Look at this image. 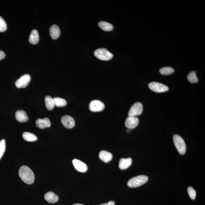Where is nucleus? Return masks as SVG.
I'll list each match as a JSON object with an SVG mask.
<instances>
[{
  "label": "nucleus",
  "instance_id": "obj_1",
  "mask_svg": "<svg viewBox=\"0 0 205 205\" xmlns=\"http://www.w3.org/2000/svg\"><path fill=\"white\" fill-rule=\"evenodd\" d=\"M19 174L23 181L28 184L34 183L35 176L33 171L29 167L26 166L21 167L19 171Z\"/></svg>",
  "mask_w": 205,
  "mask_h": 205
},
{
  "label": "nucleus",
  "instance_id": "obj_2",
  "mask_svg": "<svg viewBox=\"0 0 205 205\" xmlns=\"http://www.w3.org/2000/svg\"><path fill=\"white\" fill-rule=\"evenodd\" d=\"M148 179V177L145 175H139L129 179L127 185L130 188H135L146 183Z\"/></svg>",
  "mask_w": 205,
  "mask_h": 205
},
{
  "label": "nucleus",
  "instance_id": "obj_3",
  "mask_svg": "<svg viewBox=\"0 0 205 205\" xmlns=\"http://www.w3.org/2000/svg\"><path fill=\"white\" fill-rule=\"evenodd\" d=\"M173 142L178 152L183 155L186 152V145L184 141L181 136L178 134H174L173 136Z\"/></svg>",
  "mask_w": 205,
  "mask_h": 205
},
{
  "label": "nucleus",
  "instance_id": "obj_4",
  "mask_svg": "<svg viewBox=\"0 0 205 205\" xmlns=\"http://www.w3.org/2000/svg\"><path fill=\"white\" fill-rule=\"evenodd\" d=\"M94 55L101 60L108 61L113 57V55L107 49L101 48L97 49L94 52Z\"/></svg>",
  "mask_w": 205,
  "mask_h": 205
},
{
  "label": "nucleus",
  "instance_id": "obj_5",
  "mask_svg": "<svg viewBox=\"0 0 205 205\" xmlns=\"http://www.w3.org/2000/svg\"><path fill=\"white\" fill-rule=\"evenodd\" d=\"M148 86L150 90L156 92H164L169 90V87L167 85L158 82H151L149 84Z\"/></svg>",
  "mask_w": 205,
  "mask_h": 205
},
{
  "label": "nucleus",
  "instance_id": "obj_6",
  "mask_svg": "<svg viewBox=\"0 0 205 205\" xmlns=\"http://www.w3.org/2000/svg\"><path fill=\"white\" fill-rule=\"evenodd\" d=\"M143 110V105L139 102H136L132 106L129 110V116H136L141 115Z\"/></svg>",
  "mask_w": 205,
  "mask_h": 205
},
{
  "label": "nucleus",
  "instance_id": "obj_7",
  "mask_svg": "<svg viewBox=\"0 0 205 205\" xmlns=\"http://www.w3.org/2000/svg\"><path fill=\"white\" fill-rule=\"evenodd\" d=\"M89 110L92 112L102 111L105 108V105L102 101L95 100L91 101L89 106Z\"/></svg>",
  "mask_w": 205,
  "mask_h": 205
},
{
  "label": "nucleus",
  "instance_id": "obj_8",
  "mask_svg": "<svg viewBox=\"0 0 205 205\" xmlns=\"http://www.w3.org/2000/svg\"><path fill=\"white\" fill-rule=\"evenodd\" d=\"M31 80V77L28 74L22 75L15 82L17 88H25L27 86Z\"/></svg>",
  "mask_w": 205,
  "mask_h": 205
},
{
  "label": "nucleus",
  "instance_id": "obj_9",
  "mask_svg": "<svg viewBox=\"0 0 205 205\" xmlns=\"http://www.w3.org/2000/svg\"><path fill=\"white\" fill-rule=\"evenodd\" d=\"M139 123V119L136 116H129L126 119L125 125L128 129H134Z\"/></svg>",
  "mask_w": 205,
  "mask_h": 205
},
{
  "label": "nucleus",
  "instance_id": "obj_10",
  "mask_svg": "<svg viewBox=\"0 0 205 205\" xmlns=\"http://www.w3.org/2000/svg\"><path fill=\"white\" fill-rule=\"evenodd\" d=\"M61 122L63 125L66 128L71 129L75 125V121L71 116L68 115H64L61 118Z\"/></svg>",
  "mask_w": 205,
  "mask_h": 205
},
{
  "label": "nucleus",
  "instance_id": "obj_11",
  "mask_svg": "<svg viewBox=\"0 0 205 205\" xmlns=\"http://www.w3.org/2000/svg\"><path fill=\"white\" fill-rule=\"evenodd\" d=\"M72 163L73 166L77 171L81 173H85L87 170V166L85 163L79 159H73Z\"/></svg>",
  "mask_w": 205,
  "mask_h": 205
},
{
  "label": "nucleus",
  "instance_id": "obj_12",
  "mask_svg": "<svg viewBox=\"0 0 205 205\" xmlns=\"http://www.w3.org/2000/svg\"><path fill=\"white\" fill-rule=\"evenodd\" d=\"M36 127L41 129L46 127H50L51 125L50 120L48 118L43 119H38L36 121Z\"/></svg>",
  "mask_w": 205,
  "mask_h": 205
},
{
  "label": "nucleus",
  "instance_id": "obj_13",
  "mask_svg": "<svg viewBox=\"0 0 205 205\" xmlns=\"http://www.w3.org/2000/svg\"><path fill=\"white\" fill-rule=\"evenodd\" d=\"M15 117L17 120L21 123L26 122L29 120L27 113L24 110H18L16 112Z\"/></svg>",
  "mask_w": 205,
  "mask_h": 205
},
{
  "label": "nucleus",
  "instance_id": "obj_14",
  "mask_svg": "<svg viewBox=\"0 0 205 205\" xmlns=\"http://www.w3.org/2000/svg\"><path fill=\"white\" fill-rule=\"evenodd\" d=\"M45 200L49 203H55L59 200L58 196L52 192H49L45 194Z\"/></svg>",
  "mask_w": 205,
  "mask_h": 205
},
{
  "label": "nucleus",
  "instance_id": "obj_15",
  "mask_svg": "<svg viewBox=\"0 0 205 205\" xmlns=\"http://www.w3.org/2000/svg\"><path fill=\"white\" fill-rule=\"evenodd\" d=\"M132 163V159L130 158L127 159L122 158L119 163V167L121 170H125L127 169L131 165Z\"/></svg>",
  "mask_w": 205,
  "mask_h": 205
},
{
  "label": "nucleus",
  "instance_id": "obj_16",
  "mask_svg": "<svg viewBox=\"0 0 205 205\" xmlns=\"http://www.w3.org/2000/svg\"><path fill=\"white\" fill-rule=\"evenodd\" d=\"M99 156L100 159L105 163H108L111 161L113 159V156L110 152L102 150L100 152Z\"/></svg>",
  "mask_w": 205,
  "mask_h": 205
},
{
  "label": "nucleus",
  "instance_id": "obj_17",
  "mask_svg": "<svg viewBox=\"0 0 205 205\" xmlns=\"http://www.w3.org/2000/svg\"><path fill=\"white\" fill-rule=\"evenodd\" d=\"M50 33L51 37L52 39H57L60 35V30L56 25H53L50 27Z\"/></svg>",
  "mask_w": 205,
  "mask_h": 205
},
{
  "label": "nucleus",
  "instance_id": "obj_18",
  "mask_svg": "<svg viewBox=\"0 0 205 205\" xmlns=\"http://www.w3.org/2000/svg\"><path fill=\"white\" fill-rule=\"evenodd\" d=\"M29 41L32 44L36 45L39 40V35L37 30H33L31 31L29 37Z\"/></svg>",
  "mask_w": 205,
  "mask_h": 205
},
{
  "label": "nucleus",
  "instance_id": "obj_19",
  "mask_svg": "<svg viewBox=\"0 0 205 205\" xmlns=\"http://www.w3.org/2000/svg\"><path fill=\"white\" fill-rule=\"evenodd\" d=\"M46 106L49 110H52L53 109L55 106L54 99L50 96H46L45 99Z\"/></svg>",
  "mask_w": 205,
  "mask_h": 205
},
{
  "label": "nucleus",
  "instance_id": "obj_20",
  "mask_svg": "<svg viewBox=\"0 0 205 205\" xmlns=\"http://www.w3.org/2000/svg\"><path fill=\"white\" fill-rule=\"evenodd\" d=\"M98 25L99 27L103 31H111L113 29V26L108 22L101 21L99 23Z\"/></svg>",
  "mask_w": 205,
  "mask_h": 205
},
{
  "label": "nucleus",
  "instance_id": "obj_21",
  "mask_svg": "<svg viewBox=\"0 0 205 205\" xmlns=\"http://www.w3.org/2000/svg\"><path fill=\"white\" fill-rule=\"evenodd\" d=\"M22 137L25 141L29 142L35 141L37 139V137L34 134L27 132L22 134Z\"/></svg>",
  "mask_w": 205,
  "mask_h": 205
},
{
  "label": "nucleus",
  "instance_id": "obj_22",
  "mask_svg": "<svg viewBox=\"0 0 205 205\" xmlns=\"http://www.w3.org/2000/svg\"><path fill=\"white\" fill-rule=\"evenodd\" d=\"M187 78L188 81L192 83H197L198 81L196 72L194 71L190 72L187 76Z\"/></svg>",
  "mask_w": 205,
  "mask_h": 205
},
{
  "label": "nucleus",
  "instance_id": "obj_23",
  "mask_svg": "<svg viewBox=\"0 0 205 205\" xmlns=\"http://www.w3.org/2000/svg\"><path fill=\"white\" fill-rule=\"evenodd\" d=\"M56 106L58 107H62L66 105V101L60 97H55L53 99Z\"/></svg>",
  "mask_w": 205,
  "mask_h": 205
},
{
  "label": "nucleus",
  "instance_id": "obj_24",
  "mask_svg": "<svg viewBox=\"0 0 205 205\" xmlns=\"http://www.w3.org/2000/svg\"><path fill=\"white\" fill-rule=\"evenodd\" d=\"M174 69L173 68L169 67H164L161 68L159 70L160 74L164 75H168L172 74L174 72Z\"/></svg>",
  "mask_w": 205,
  "mask_h": 205
},
{
  "label": "nucleus",
  "instance_id": "obj_25",
  "mask_svg": "<svg viewBox=\"0 0 205 205\" xmlns=\"http://www.w3.org/2000/svg\"><path fill=\"white\" fill-rule=\"evenodd\" d=\"M6 149V142L4 139H2L0 141V159L2 157Z\"/></svg>",
  "mask_w": 205,
  "mask_h": 205
},
{
  "label": "nucleus",
  "instance_id": "obj_26",
  "mask_svg": "<svg viewBox=\"0 0 205 205\" xmlns=\"http://www.w3.org/2000/svg\"><path fill=\"white\" fill-rule=\"evenodd\" d=\"M187 191L190 198L192 200L195 199L197 195L196 190L192 187H189L187 189Z\"/></svg>",
  "mask_w": 205,
  "mask_h": 205
},
{
  "label": "nucleus",
  "instance_id": "obj_27",
  "mask_svg": "<svg viewBox=\"0 0 205 205\" xmlns=\"http://www.w3.org/2000/svg\"><path fill=\"white\" fill-rule=\"evenodd\" d=\"M7 29V25L6 22L2 17H0V32H4Z\"/></svg>",
  "mask_w": 205,
  "mask_h": 205
},
{
  "label": "nucleus",
  "instance_id": "obj_28",
  "mask_svg": "<svg viewBox=\"0 0 205 205\" xmlns=\"http://www.w3.org/2000/svg\"><path fill=\"white\" fill-rule=\"evenodd\" d=\"M5 56H6V54H5L4 52L0 50V61L4 58Z\"/></svg>",
  "mask_w": 205,
  "mask_h": 205
},
{
  "label": "nucleus",
  "instance_id": "obj_29",
  "mask_svg": "<svg viewBox=\"0 0 205 205\" xmlns=\"http://www.w3.org/2000/svg\"><path fill=\"white\" fill-rule=\"evenodd\" d=\"M115 203L114 202V201H110L109 202L106 203H104V204H101L100 205H115Z\"/></svg>",
  "mask_w": 205,
  "mask_h": 205
},
{
  "label": "nucleus",
  "instance_id": "obj_30",
  "mask_svg": "<svg viewBox=\"0 0 205 205\" xmlns=\"http://www.w3.org/2000/svg\"><path fill=\"white\" fill-rule=\"evenodd\" d=\"M131 129H128L127 130V133H130L131 131Z\"/></svg>",
  "mask_w": 205,
  "mask_h": 205
},
{
  "label": "nucleus",
  "instance_id": "obj_31",
  "mask_svg": "<svg viewBox=\"0 0 205 205\" xmlns=\"http://www.w3.org/2000/svg\"><path fill=\"white\" fill-rule=\"evenodd\" d=\"M73 205H84L82 204H76H76H73Z\"/></svg>",
  "mask_w": 205,
  "mask_h": 205
}]
</instances>
